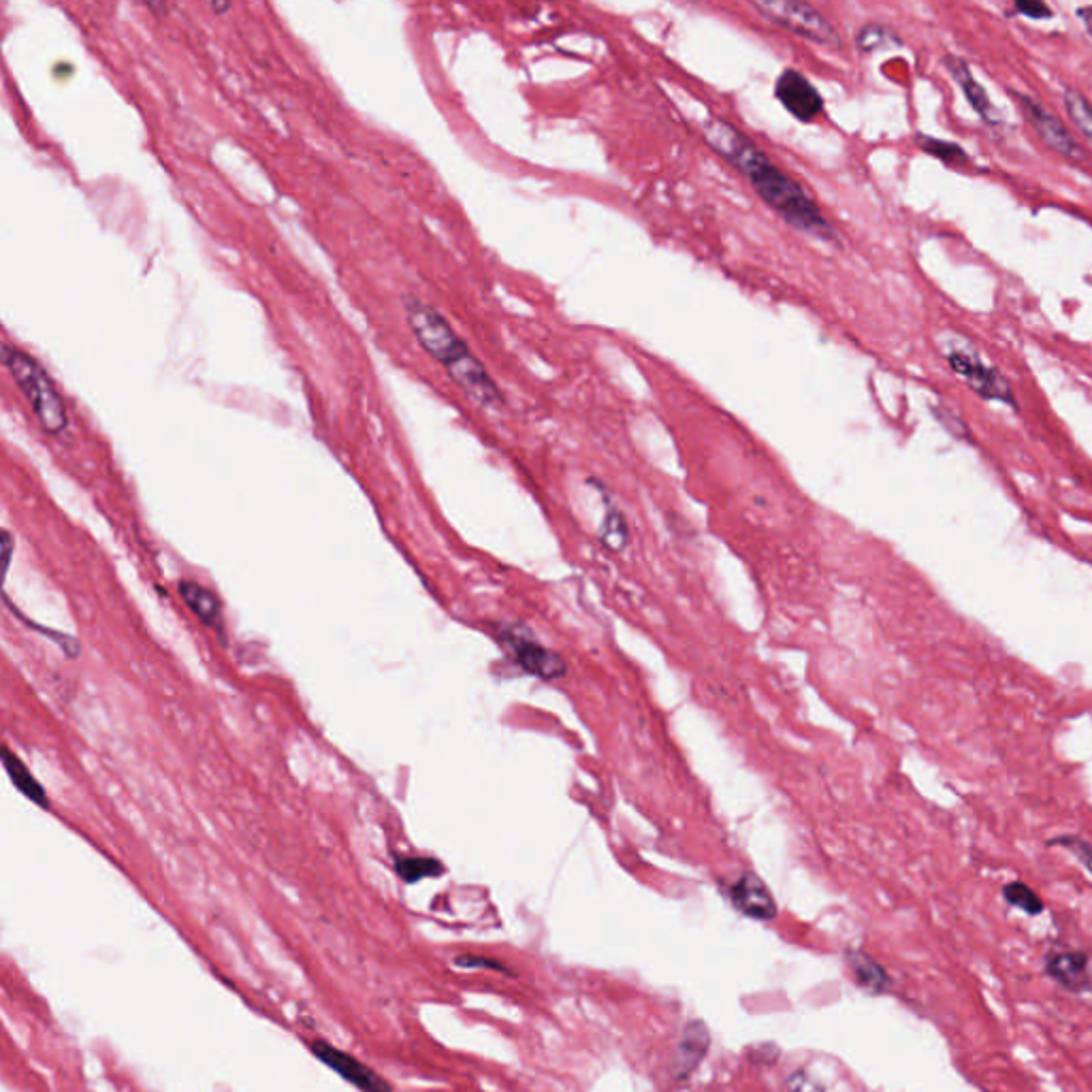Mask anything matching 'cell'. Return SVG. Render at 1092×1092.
<instances>
[{"mask_svg":"<svg viewBox=\"0 0 1092 1092\" xmlns=\"http://www.w3.org/2000/svg\"><path fill=\"white\" fill-rule=\"evenodd\" d=\"M705 137L785 222L824 241H837V233L824 218L815 198L794 178L781 172L744 133L726 120L711 118L705 122Z\"/></svg>","mask_w":1092,"mask_h":1092,"instance_id":"6da1fadb","label":"cell"},{"mask_svg":"<svg viewBox=\"0 0 1092 1092\" xmlns=\"http://www.w3.org/2000/svg\"><path fill=\"white\" fill-rule=\"evenodd\" d=\"M403 308L410 329L423 351L442 365L472 399L487 408L504 405V395L496 380L436 308L414 297H405Z\"/></svg>","mask_w":1092,"mask_h":1092,"instance_id":"7a4b0ae2","label":"cell"},{"mask_svg":"<svg viewBox=\"0 0 1092 1092\" xmlns=\"http://www.w3.org/2000/svg\"><path fill=\"white\" fill-rule=\"evenodd\" d=\"M2 361L11 371L21 395L30 403L41 427L51 436H60L69 427V414L64 399L58 393L49 373L36 359H32L19 349H13L11 344L2 346Z\"/></svg>","mask_w":1092,"mask_h":1092,"instance_id":"3957f363","label":"cell"},{"mask_svg":"<svg viewBox=\"0 0 1092 1092\" xmlns=\"http://www.w3.org/2000/svg\"><path fill=\"white\" fill-rule=\"evenodd\" d=\"M764 19L826 47H839L841 36L835 26L809 2L800 0H764L751 4Z\"/></svg>","mask_w":1092,"mask_h":1092,"instance_id":"277c9868","label":"cell"},{"mask_svg":"<svg viewBox=\"0 0 1092 1092\" xmlns=\"http://www.w3.org/2000/svg\"><path fill=\"white\" fill-rule=\"evenodd\" d=\"M1014 97L1018 99V107H1020L1022 116L1029 120L1031 129L1054 154H1059L1061 159H1065L1074 165L1087 163V150L1072 135V131L1065 127L1063 120H1059L1052 112H1048L1044 105H1039L1037 101H1033L1027 94L1014 92Z\"/></svg>","mask_w":1092,"mask_h":1092,"instance_id":"5b68a950","label":"cell"},{"mask_svg":"<svg viewBox=\"0 0 1092 1092\" xmlns=\"http://www.w3.org/2000/svg\"><path fill=\"white\" fill-rule=\"evenodd\" d=\"M947 361L954 371H958L966 380V384L977 395L992 399V401H1003V403H1009L1016 408L1012 386L1007 384V380L992 365L984 364L975 351L954 349L947 353Z\"/></svg>","mask_w":1092,"mask_h":1092,"instance_id":"8992f818","label":"cell"},{"mask_svg":"<svg viewBox=\"0 0 1092 1092\" xmlns=\"http://www.w3.org/2000/svg\"><path fill=\"white\" fill-rule=\"evenodd\" d=\"M774 97L800 122H813L824 112L820 90L796 69H785L774 84Z\"/></svg>","mask_w":1092,"mask_h":1092,"instance_id":"52a82bcc","label":"cell"},{"mask_svg":"<svg viewBox=\"0 0 1092 1092\" xmlns=\"http://www.w3.org/2000/svg\"><path fill=\"white\" fill-rule=\"evenodd\" d=\"M310 1050L316 1054L319 1061H323L327 1067H331L336 1074H340L349 1084L357 1087L361 1092H393V1089L369 1067H365L361 1061L353 1059L351 1054L334 1048L327 1042H314Z\"/></svg>","mask_w":1092,"mask_h":1092,"instance_id":"ba28073f","label":"cell"},{"mask_svg":"<svg viewBox=\"0 0 1092 1092\" xmlns=\"http://www.w3.org/2000/svg\"><path fill=\"white\" fill-rule=\"evenodd\" d=\"M506 645L511 647L515 660L532 675L541 679H557L563 675L565 664L559 660V655L546 651L543 645L523 638L519 632H506L504 634Z\"/></svg>","mask_w":1092,"mask_h":1092,"instance_id":"9c48e42d","label":"cell"},{"mask_svg":"<svg viewBox=\"0 0 1092 1092\" xmlns=\"http://www.w3.org/2000/svg\"><path fill=\"white\" fill-rule=\"evenodd\" d=\"M732 903L738 911H742L744 915L753 917V919H772L777 915V905L772 901V895L768 892L766 884L747 873L742 875L736 886L732 888Z\"/></svg>","mask_w":1092,"mask_h":1092,"instance_id":"30bf717a","label":"cell"},{"mask_svg":"<svg viewBox=\"0 0 1092 1092\" xmlns=\"http://www.w3.org/2000/svg\"><path fill=\"white\" fill-rule=\"evenodd\" d=\"M1048 975L1065 986L1072 992H1084L1091 988V975H1089V958L1078 951H1061L1052 954L1046 960Z\"/></svg>","mask_w":1092,"mask_h":1092,"instance_id":"8fae6325","label":"cell"},{"mask_svg":"<svg viewBox=\"0 0 1092 1092\" xmlns=\"http://www.w3.org/2000/svg\"><path fill=\"white\" fill-rule=\"evenodd\" d=\"M947 71L951 73V77L958 82V86L962 88L964 97L969 99L971 107L977 112V116L988 122V124H999L1001 122V114L997 112V107L990 103V99L986 97L984 88L977 84V79L971 75L969 67L964 60L960 58H947Z\"/></svg>","mask_w":1092,"mask_h":1092,"instance_id":"7c38bea8","label":"cell"},{"mask_svg":"<svg viewBox=\"0 0 1092 1092\" xmlns=\"http://www.w3.org/2000/svg\"><path fill=\"white\" fill-rule=\"evenodd\" d=\"M709 1050V1031L703 1022H690L685 1035L677 1048V1074L685 1078L692 1074L705 1059Z\"/></svg>","mask_w":1092,"mask_h":1092,"instance_id":"4fadbf2b","label":"cell"},{"mask_svg":"<svg viewBox=\"0 0 1092 1092\" xmlns=\"http://www.w3.org/2000/svg\"><path fill=\"white\" fill-rule=\"evenodd\" d=\"M2 766H4L6 774L11 777L13 785H15V787H17V790H19V792L28 798V800H32V802H36V805H41V807H47V796H45L43 785H41V783H39V781L30 774V770L26 768V764H24L17 755H13L6 747L2 749Z\"/></svg>","mask_w":1092,"mask_h":1092,"instance_id":"5bb4252c","label":"cell"},{"mask_svg":"<svg viewBox=\"0 0 1092 1092\" xmlns=\"http://www.w3.org/2000/svg\"><path fill=\"white\" fill-rule=\"evenodd\" d=\"M180 593H182V600L188 604V608L205 623V625H216L220 621V604L216 600V595L201 587L198 582H182L180 585Z\"/></svg>","mask_w":1092,"mask_h":1092,"instance_id":"9a60e30c","label":"cell"},{"mask_svg":"<svg viewBox=\"0 0 1092 1092\" xmlns=\"http://www.w3.org/2000/svg\"><path fill=\"white\" fill-rule=\"evenodd\" d=\"M850 962H852V969H854L856 979H858L865 988H869V990H873V992H884V990L888 988V984H890V982H888L886 971H884V969H882L875 960H871L867 954H852V956H850Z\"/></svg>","mask_w":1092,"mask_h":1092,"instance_id":"2e32d148","label":"cell"},{"mask_svg":"<svg viewBox=\"0 0 1092 1092\" xmlns=\"http://www.w3.org/2000/svg\"><path fill=\"white\" fill-rule=\"evenodd\" d=\"M1065 109L1080 133L1092 144V103L1076 88L1065 90Z\"/></svg>","mask_w":1092,"mask_h":1092,"instance_id":"e0dca14e","label":"cell"},{"mask_svg":"<svg viewBox=\"0 0 1092 1092\" xmlns=\"http://www.w3.org/2000/svg\"><path fill=\"white\" fill-rule=\"evenodd\" d=\"M397 873L403 882L416 884L425 877H436L442 873V865L433 858H401L397 860Z\"/></svg>","mask_w":1092,"mask_h":1092,"instance_id":"ac0fdd59","label":"cell"},{"mask_svg":"<svg viewBox=\"0 0 1092 1092\" xmlns=\"http://www.w3.org/2000/svg\"><path fill=\"white\" fill-rule=\"evenodd\" d=\"M1003 895H1005V901H1009L1014 907L1027 911L1031 915H1037V913L1044 911L1042 899L1029 886H1024V884H1018V882L1009 884V886H1005Z\"/></svg>","mask_w":1092,"mask_h":1092,"instance_id":"d6986e66","label":"cell"},{"mask_svg":"<svg viewBox=\"0 0 1092 1092\" xmlns=\"http://www.w3.org/2000/svg\"><path fill=\"white\" fill-rule=\"evenodd\" d=\"M917 144L921 146L924 152H928L934 159H941L943 163H964L966 161L964 150L954 146V144H947V142H941V139H932V137H926V135H919Z\"/></svg>","mask_w":1092,"mask_h":1092,"instance_id":"ffe728a7","label":"cell"},{"mask_svg":"<svg viewBox=\"0 0 1092 1092\" xmlns=\"http://www.w3.org/2000/svg\"><path fill=\"white\" fill-rule=\"evenodd\" d=\"M886 43H899V39L895 36L892 30H888L886 26H880V24H869L858 34V45L865 51H873Z\"/></svg>","mask_w":1092,"mask_h":1092,"instance_id":"44dd1931","label":"cell"},{"mask_svg":"<svg viewBox=\"0 0 1092 1092\" xmlns=\"http://www.w3.org/2000/svg\"><path fill=\"white\" fill-rule=\"evenodd\" d=\"M787 1092H824V1087L807 1072H796L787 1078Z\"/></svg>","mask_w":1092,"mask_h":1092,"instance_id":"7402d4cb","label":"cell"},{"mask_svg":"<svg viewBox=\"0 0 1092 1092\" xmlns=\"http://www.w3.org/2000/svg\"><path fill=\"white\" fill-rule=\"evenodd\" d=\"M1059 843H1061L1063 847L1072 850V852H1074V854L1082 860V865H1084V867H1087V869H1089L1092 873V845L1084 843V841H1080V839H1074V837H1069V839H1061Z\"/></svg>","mask_w":1092,"mask_h":1092,"instance_id":"603a6c76","label":"cell"},{"mask_svg":"<svg viewBox=\"0 0 1092 1092\" xmlns=\"http://www.w3.org/2000/svg\"><path fill=\"white\" fill-rule=\"evenodd\" d=\"M1016 9H1018L1020 13H1024L1027 17H1033V19H1048V17H1052L1050 6H1048V4H1044V2L1020 0V2H1016Z\"/></svg>","mask_w":1092,"mask_h":1092,"instance_id":"cb8c5ba5","label":"cell"},{"mask_svg":"<svg viewBox=\"0 0 1092 1092\" xmlns=\"http://www.w3.org/2000/svg\"><path fill=\"white\" fill-rule=\"evenodd\" d=\"M455 964L461 966V969H496V971H506V966H502L500 962L487 960V958H478V956H459L455 960Z\"/></svg>","mask_w":1092,"mask_h":1092,"instance_id":"d4e9b609","label":"cell"},{"mask_svg":"<svg viewBox=\"0 0 1092 1092\" xmlns=\"http://www.w3.org/2000/svg\"><path fill=\"white\" fill-rule=\"evenodd\" d=\"M1078 15H1080L1082 24L1087 26V30H1089L1092 34V4H1089V6H1082V9L1078 11Z\"/></svg>","mask_w":1092,"mask_h":1092,"instance_id":"484cf974","label":"cell"},{"mask_svg":"<svg viewBox=\"0 0 1092 1092\" xmlns=\"http://www.w3.org/2000/svg\"><path fill=\"white\" fill-rule=\"evenodd\" d=\"M209 9H211L216 15H224V13H228V11L233 9V4H231V2H209Z\"/></svg>","mask_w":1092,"mask_h":1092,"instance_id":"4316f807","label":"cell"}]
</instances>
